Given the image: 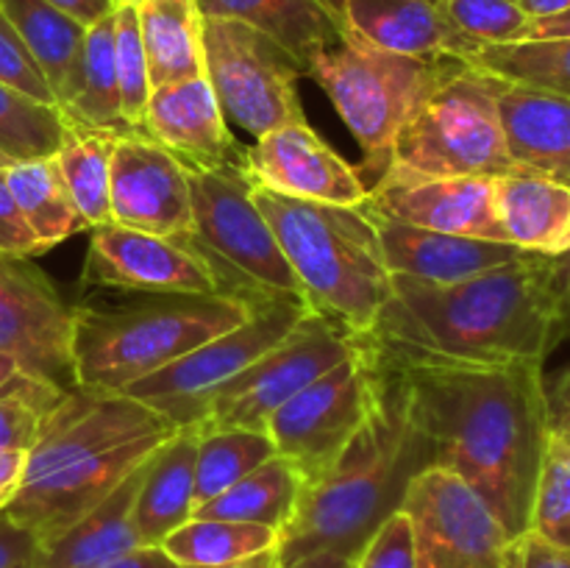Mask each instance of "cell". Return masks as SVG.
Segmentation results:
<instances>
[{"mask_svg": "<svg viewBox=\"0 0 570 568\" xmlns=\"http://www.w3.org/2000/svg\"><path fill=\"white\" fill-rule=\"evenodd\" d=\"M145 134L187 173L245 167V148L228 131L206 76L150 89Z\"/></svg>", "mask_w": 570, "mask_h": 568, "instance_id": "20", "label": "cell"}, {"mask_svg": "<svg viewBox=\"0 0 570 568\" xmlns=\"http://www.w3.org/2000/svg\"><path fill=\"white\" fill-rule=\"evenodd\" d=\"M570 334L566 256L518 259L456 284L393 276L390 301L365 343L429 360L540 362Z\"/></svg>", "mask_w": 570, "mask_h": 568, "instance_id": "2", "label": "cell"}, {"mask_svg": "<svg viewBox=\"0 0 570 568\" xmlns=\"http://www.w3.org/2000/svg\"><path fill=\"white\" fill-rule=\"evenodd\" d=\"M111 223L161 237H189V173L148 134L115 139L111 154Z\"/></svg>", "mask_w": 570, "mask_h": 568, "instance_id": "17", "label": "cell"}, {"mask_svg": "<svg viewBox=\"0 0 570 568\" xmlns=\"http://www.w3.org/2000/svg\"><path fill=\"white\" fill-rule=\"evenodd\" d=\"M206 81L226 123L254 139L273 128L306 123L298 98V61L256 28L228 17H200Z\"/></svg>", "mask_w": 570, "mask_h": 568, "instance_id": "10", "label": "cell"}, {"mask_svg": "<svg viewBox=\"0 0 570 568\" xmlns=\"http://www.w3.org/2000/svg\"><path fill=\"white\" fill-rule=\"evenodd\" d=\"M276 454V445L265 429L200 427L198 460H195V510L226 493L232 484Z\"/></svg>", "mask_w": 570, "mask_h": 568, "instance_id": "35", "label": "cell"}, {"mask_svg": "<svg viewBox=\"0 0 570 568\" xmlns=\"http://www.w3.org/2000/svg\"><path fill=\"white\" fill-rule=\"evenodd\" d=\"M515 3L521 6V11L529 17V20L554 17L560 14V11L570 9V0H515Z\"/></svg>", "mask_w": 570, "mask_h": 568, "instance_id": "53", "label": "cell"}, {"mask_svg": "<svg viewBox=\"0 0 570 568\" xmlns=\"http://www.w3.org/2000/svg\"><path fill=\"white\" fill-rule=\"evenodd\" d=\"M445 20L476 45L521 42L529 26L515 0H438Z\"/></svg>", "mask_w": 570, "mask_h": 568, "instance_id": "40", "label": "cell"}, {"mask_svg": "<svg viewBox=\"0 0 570 568\" xmlns=\"http://www.w3.org/2000/svg\"><path fill=\"white\" fill-rule=\"evenodd\" d=\"M499 568H570V546L551 543L527 529L507 543Z\"/></svg>", "mask_w": 570, "mask_h": 568, "instance_id": "45", "label": "cell"}, {"mask_svg": "<svg viewBox=\"0 0 570 568\" xmlns=\"http://www.w3.org/2000/svg\"><path fill=\"white\" fill-rule=\"evenodd\" d=\"M365 345L404 384L406 407L432 445L434 466L460 473L512 538L527 532L551 434L543 365H476Z\"/></svg>", "mask_w": 570, "mask_h": 568, "instance_id": "1", "label": "cell"}, {"mask_svg": "<svg viewBox=\"0 0 570 568\" xmlns=\"http://www.w3.org/2000/svg\"><path fill=\"white\" fill-rule=\"evenodd\" d=\"M111 134L67 126L59 150L53 154L72 204L78 206L89 228L111 223Z\"/></svg>", "mask_w": 570, "mask_h": 568, "instance_id": "33", "label": "cell"}, {"mask_svg": "<svg viewBox=\"0 0 570 568\" xmlns=\"http://www.w3.org/2000/svg\"><path fill=\"white\" fill-rule=\"evenodd\" d=\"M83 278L106 290L148 295L239 293L187 237H161L120 223L92 228Z\"/></svg>", "mask_w": 570, "mask_h": 568, "instance_id": "15", "label": "cell"}, {"mask_svg": "<svg viewBox=\"0 0 570 568\" xmlns=\"http://www.w3.org/2000/svg\"><path fill=\"white\" fill-rule=\"evenodd\" d=\"M282 562H278V549H267V551H259V555L254 557H245V560H237V562H228V566H220V568H278Z\"/></svg>", "mask_w": 570, "mask_h": 568, "instance_id": "55", "label": "cell"}, {"mask_svg": "<svg viewBox=\"0 0 570 568\" xmlns=\"http://www.w3.org/2000/svg\"><path fill=\"white\" fill-rule=\"evenodd\" d=\"M462 61L518 87L570 98V39L479 45Z\"/></svg>", "mask_w": 570, "mask_h": 568, "instance_id": "36", "label": "cell"}, {"mask_svg": "<svg viewBox=\"0 0 570 568\" xmlns=\"http://www.w3.org/2000/svg\"><path fill=\"white\" fill-rule=\"evenodd\" d=\"M6 182H9L22 217L45 251L89 228L67 193V184L53 156L14 161L11 167H6Z\"/></svg>", "mask_w": 570, "mask_h": 568, "instance_id": "32", "label": "cell"}, {"mask_svg": "<svg viewBox=\"0 0 570 568\" xmlns=\"http://www.w3.org/2000/svg\"><path fill=\"white\" fill-rule=\"evenodd\" d=\"M376 215L445 234L507 243L495 215L493 178H406L384 173L362 200Z\"/></svg>", "mask_w": 570, "mask_h": 568, "instance_id": "19", "label": "cell"}, {"mask_svg": "<svg viewBox=\"0 0 570 568\" xmlns=\"http://www.w3.org/2000/svg\"><path fill=\"white\" fill-rule=\"evenodd\" d=\"M304 473L293 460L276 454L262 462L256 471L239 479L237 484L206 501L195 510L198 518H226V521H245L271 527L282 535L289 518L295 516L301 493H304Z\"/></svg>", "mask_w": 570, "mask_h": 568, "instance_id": "30", "label": "cell"}, {"mask_svg": "<svg viewBox=\"0 0 570 568\" xmlns=\"http://www.w3.org/2000/svg\"><path fill=\"white\" fill-rule=\"evenodd\" d=\"M401 512L410 521L415 568H499L512 540L488 501L443 466L412 477Z\"/></svg>", "mask_w": 570, "mask_h": 568, "instance_id": "13", "label": "cell"}, {"mask_svg": "<svg viewBox=\"0 0 570 568\" xmlns=\"http://www.w3.org/2000/svg\"><path fill=\"white\" fill-rule=\"evenodd\" d=\"M56 109L67 126L111 134V137L134 134L120 109L115 61V9L92 26H87L70 89Z\"/></svg>", "mask_w": 570, "mask_h": 568, "instance_id": "28", "label": "cell"}, {"mask_svg": "<svg viewBox=\"0 0 570 568\" xmlns=\"http://www.w3.org/2000/svg\"><path fill=\"white\" fill-rule=\"evenodd\" d=\"M529 529L551 543L570 546V440L562 434L551 432L546 443Z\"/></svg>", "mask_w": 570, "mask_h": 568, "instance_id": "38", "label": "cell"}, {"mask_svg": "<svg viewBox=\"0 0 570 568\" xmlns=\"http://www.w3.org/2000/svg\"><path fill=\"white\" fill-rule=\"evenodd\" d=\"M14 165V159H11L9 154H3V150H0V170H6V167H11Z\"/></svg>", "mask_w": 570, "mask_h": 568, "instance_id": "57", "label": "cell"}, {"mask_svg": "<svg viewBox=\"0 0 570 568\" xmlns=\"http://www.w3.org/2000/svg\"><path fill=\"white\" fill-rule=\"evenodd\" d=\"M0 11L17 28L59 106L70 89L87 26L48 0H0Z\"/></svg>", "mask_w": 570, "mask_h": 568, "instance_id": "31", "label": "cell"}, {"mask_svg": "<svg viewBox=\"0 0 570 568\" xmlns=\"http://www.w3.org/2000/svg\"><path fill=\"white\" fill-rule=\"evenodd\" d=\"M37 535L0 512V568H37Z\"/></svg>", "mask_w": 570, "mask_h": 568, "instance_id": "46", "label": "cell"}, {"mask_svg": "<svg viewBox=\"0 0 570 568\" xmlns=\"http://www.w3.org/2000/svg\"><path fill=\"white\" fill-rule=\"evenodd\" d=\"M376 360L360 340L356 354L306 384L271 415L265 432L278 454L298 466L306 484L334 466L367 421L376 399Z\"/></svg>", "mask_w": 570, "mask_h": 568, "instance_id": "12", "label": "cell"}, {"mask_svg": "<svg viewBox=\"0 0 570 568\" xmlns=\"http://www.w3.org/2000/svg\"><path fill=\"white\" fill-rule=\"evenodd\" d=\"M200 17H228L256 28L309 70L315 56L343 39L345 26L334 0H195Z\"/></svg>", "mask_w": 570, "mask_h": 568, "instance_id": "26", "label": "cell"}, {"mask_svg": "<svg viewBox=\"0 0 570 568\" xmlns=\"http://www.w3.org/2000/svg\"><path fill=\"white\" fill-rule=\"evenodd\" d=\"M356 568H415L410 521L404 512H395L382 523L367 549L356 560Z\"/></svg>", "mask_w": 570, "mask_h": 568, "instance_id": "43", "label": "cell"}, {"mask_svg": "<svg viewBox=\"0 0 570 568\" xmlns=\"http://www.w3.org/2000/svg\"><path fill=\"white\" fill-rule=\"evenodd\" d=\"M198 440V423L178 427L176 434L148 457L131 512L139 546H161L173 529L193 518Z\"/></svg>", "mask_w": 570, "mask_h": 568, "instance_id": "25", "label": "cell"}, {"mask_svg": "<svg viewBox=\"0 0 570 568\" xmlns=\"http://www.w3.org/2000/svg\"><path fill=\"white\" fill-rule=\"evenodd\" d=\"M495 78L462 61L404 123L393 143L387 173L406 178L504 176L512 161L501 126Z\"/></svg>", "mask_w": 570, "mask_h": 568, "instance_id": "8", "label": "cell"}, {"mask_svg": "<svg viewBox=\"0 0 570 568\" xmlns=\"http://www.w3.org/2000/svg\"><path fill=\"white\" fill-rule=\"evenodd\" d=\"M0 84L37 100V104L56 106V98L50 92L48 81H45L42 70L37 67L33 56L28 53L26 42H22L17 28L11 26L3 11H0Z\"/></svg>", "mask_w": 570, "mask_h": 568, "instance_id": "42", "label": "cell"}, {"mask_svg": "<svg viewBox=\"0 0 570 568\" xmlns=\"http://www.w3.org/2000/svg\"><path fill=\"white\" fill-rule=\"evenodd\" d=\"M37 382H48V379H39L33 373H28L14 356L9 354H0V395L11 393V390H20V388H31Z\"/></svg>", "mask_w": 570, "mask_h": 568, "instance_id": "52", "label": "cell"}, {"mask_svg": "<svg viewBox=\"0 0 570 568\" xmlns=\"http://www.w3.org/2000/svg\"><path fill=\"white\" fill-rule=\"evenodd\" d=\"M315 315L354 337L376 326L393 290L376 226L360 206L317 204L254 187Z\"/></svg>", "mask_w": 570, "mask_h": 568, "instance_id": "5", "label": "cell"}, {"mask_svg": "<svg viewBox=\"0 0 570 568\" xmlns=\"http://www.w3.org/2000/svg\"><path fill=\"white\" fill-rule=\"evenodd\" d=\"M76 310L26 256H0V354L56 388H76Z\"/></svg>", "mask_w": 570, "mask_h": 568, "instance_id": "16", "label": "cell"}, {"mask_svg": "<svg viewBox=\"0 0 570 568\" xmlns=\"http://www.w3.org/2000/svg\"><path fill=\"white\" fill-rule=\"evenodd\" d=\"M278 568H356V562L345 560L340 555H328V551H321V555H309V557H301L295 562H284Z\"/></svg>", "mask_w": 570, "mask_h": 568, "instance_id": "54", "label": "cell"}, {"mask_svg": "<svg viewBox=\"0 0 570 568\" xmlns=\"http://www.w3.org/2000/svg\"><path fill=\"white\" fill-rule=\"evenodd\" d=\"M137 20L150 89L206 76L195 0H139Z\"/></svg>", "mask_w": 570, "mask_h": 568, "instance_id": "29", "label": "cell"}, {"mask_svg": "<svg viewBox=\"0 0 570 568\" xmlns=\"http://www.w3.org/2000/svg\"><path fill=\"white\" fill-rule=\"evenodd\" d=\"M345 31L401 56H456L479 48L438 9V0H334Z\"/></svg>", "mask_w": 570, "mask_h": 568, "instance_id": "22", "label": "cell"}, {"mask_svg": "<svg viewBox=\"0 0 570 568\" xmlns=\"http://www.w3.org/2000/svg\"><path fill=\"white\" fill-rule=\"evenodd\" d=\"M176 429L126 393L67 390L45 415L20 488L3 512L45 543L98 507Z\"/></svg>", "mask_w": 570, "mask_h": 568, "instance_id": "3", "label": "cell"}, {"mask_svg": "<svg viewBox=\"0 0 570 568\" xmlns=\"http://www.w3.org/2000/svg\"><path fill=\"white\" fill-rule=\"evenodd\" d=\"M499 111L512 161L570 187V98L504 81Z\"/></svg>", "mask_w": 570, "mask_h": 568, "instance_id": "23", "label": "cell"}, {"mask_svg": "<svg viewBox=\"0 0 570 568\" xmlns=\"http://www.w3.org/2000/svg\"><path fill=\"white\" fill-rule=\"evenodd\" d=\"M145 466L148 460L134 468L87 516L39 543L37 568H104L106 562L137 549L139 538L131 512Z\"/></svg>", "mask_w": 570, "mask_h": 568, "instance_id": "27", "label": "cell"}, {"mask_svg": "<svg viewBox=\"0 0 570 568\" xmlns=\"http://www.w3.org/2000/svg\"><path fill=\"white\" fill-rule=\"evenodd\" d=\"M566 312L570 321V251L566 254Z\"/></svg>", "mask_w": 570, "mask_h": 568, "instance_id": "56", "label": "cell"}, {"mask_svg": "<svg viewBox=\"0 0 570 568\" xmlns=\"http://www.w3.org/2000/svg\"><path fill=\"white\" fill-rule=\"evenodd\" d=\"M382 239L384 262L393 276H410L429 284H456L484 271L507 265L523 254L510 243L465 237V234L432 232L410 223L390 221L362 204Z\"/></svg>", "mask_w": 570, "mask_h": 568, "instance_id": "21", "label": "cell"}, {"mask_svg": "<svg viewBox=\"0 0 570 568\" xmlns=\"http://www.w3.org/2000/svg\"><path fill=\"white\" fill-rule=\"evenodd\" d=\"M26 454L28 451H0V512L9 507L17 488H20L22 471H26Z\"/></svg>", "mask_w": 570, "mask_h": 568, "instance_id": "49", "label": "cell"}, {"mask_svg": "<svg viewBox=\"0 0 570 568\" xmlns=\"http://www.w3.org/2000/svg\"><path fill=\"white\" fill-rule=\"evenodd\" d=\"M161 549L187 568H220L278 549V532L259 523L193 516L161 540Z\"/></svg>", "mask_w": 570, "mask_h": 568, "instance_id": "34", "label": "cell"}, {"mask_svg": "<svg viewBox=\"0 0 570 568\" xmlns=\"http://www.w3.org/2000/svg\"><path fill=\"white\" fill-rule=\"evenodd\" d=\"M527 39H570V9L560 11V14L554 17L529 20L521 42H527Z\"/></svg>", "mask_w": 570, "mask_h": 568, "instance_id": "50", "label": "cell"}, {"mask_svg": "<svg viewBox=\"0 0 570 568\" xmlns=\"http://www.w3.org/2000/svg\"><path fill=\"white\" fill-rule=\"evenodd\" d=\"M546 404H549L551 432L570 440V365L557 376L551 388H546Z\"/></svg>", "mask_w": 570, "mask_h": 568, "instance_id": "47", "label": "cell"}, {"mask_svg": "<svg viewBox=\"0 0 570 568\" xmlns=\"http://www.w3.org/2000/svg\"><path fill=\"white\" fill-rule=\"evenodd\" d=\"M189 195L193 232L187 239L226 273L239 293L306 304L304 290L256 204L245 167L189 173Z\"/></svg>", "mask_w": 570, "mask_h": 568, "instance_id": "9", "label": "cell"}, {"mask_svg": "<svg viewBox=\"0 0 570 568\" xmlns=\"http://www.w3.org/2000/svg\"><path fill=\"white\" fill-rule=\"evenodd\" d=\"M104 568H187V566L173 560L161 546H137V549H131L128 555L106 562Z\"/></svg>", "mask_w": 570, "mask_h": 568, "instance_id": "48", "label": "cell"}, {"mask_svg": "<svg viewBox=\"0 0 570 568\" xmlns=\"http://www.w3.org/2000/svg\"><path fill=\"white\" fill-rule=\"evenodd\" d=\"M48 3H53L56 9L67 11V14L76 17V20L83 22V26H92V22H98L100 17H106L111 9H115L111 0H48Z\"/></svg>", "mask_w": 570, "mask_h": 568, "instance_id": "51", "label": "cell"}, {"mask_svg": "<svg viewBox=\"0 0 570 568\" xmlns=\"http://www.w3.org/2000/svg\"><path fill=\"white\" fill-rule=\"evenodd\" d=\"M65 120L56 106L37 104L0 84V150L14 161L45 159L59 150Z\"/></svg>", "mask_w": 570, "mask_h": 568, "instance_id": "37", "label": "cell"}, {"mask_svg": "<svg viewBox=\"0 0 570 568\" xmlns=\"http://www.w3.org/2000/svg\"><path fill=\"white\" fill-rule=\"evenodd\" d=\"M256 295H154L122 310L78 306L72 329L76 388L122 393L206 340L250 317Z\"/></svg>", "mask_w": 570, "mask_h": 568, "instance_id": "6", "label": "cell"}, {"mask_svg": "<svg viewBox=\"0 0 570 568\" xmlns=\"http://www.w3.org/2000/svg\"><path fill=\"white\" fill-rule=\"evenodd\" d=\"M462 65L456 56H401L354 33L315 56L306 76L321 84L362 148L360 176L371 187L387 173L393 143L417 106ZM367 187V189H371Z\"/></svg>", "mask_w": 570, "mask_h": 568, "instance_id": "7", "label": "cell"}, {"mask_svg": "<svg viewBox=\"0 0 570 568\" xmlns=\"http://www.w3.org/2000/svg\"><path fill=\"white\" fill-rule=\"evenodd\" d=\"M45 254L42 243L31 226L22 217L20 206H17L14 195H11L9 182H6V170H0V256H31Z\"/></svg>", "mask_w": 570, "mask_h": 568, "instance_id": "44", "label": "cell"}, {"mask_svg": "<svg viewBox=\"0 0 570 568\" xmlns=\"http://www.w3.org/2000/svg\"><path fill=\"white\" fill-rule=\"evenodd\" d=\"M245 170L254 187L317 204L360 206L367 184L354 165L328 148L309 123L273 128L245 148Z\"/></svg>", "mask_w": 570, "mask_h": 568, "instance_id": "18", "label": "cell"}, {"mask_svg": "<svg viewBox=\"0 0 570 568\" xmlns=\"http://www.w3.org/2000/svg\"><path fill=\"white\" fill-rule=\"evenodd\" d=\"M356 349L360 340L354 334L309 312L282 343L223 388L198 423L215 429H265L278 407L356 354Z\"/></svg>", "mask_w": 570, "mask_h": 568, "instance_id": "14", "label": "cell"}, {"mask_svg": "<svg viewBox=\"0 0 570 568\" xmlns=\"http://www.w3.org/2000/svg\"><path fill=\"white\" fill-rule=\"evenodd\" d=\"M495 215L507 243L527 254L566 256L570 251V187L543 173L493 176Z\"/></svg>", "mask_w": 570, "mask_h": 568, "instance_id": "24", "label": "cell"}, {"mask_svg": "<svg viewBox=\"0 0 570 568\" xmlns=\"http://www.w3.org/2000/svg\"><path fill=\"white\" fill-rule=\"evenodd\" d=\"M115 61L120 109L134 134H145L150 100L148 61H145L142 37H139L137 3L115 6Z\"/></svg>", "mask_w": 570, "mask_h": 568, "instance_id": "39", "label": "cell"}, {"mask_svg": "<svg viewBox=\"0 0 570 568\" xmlns=\"http://www.w3.org/2000/svg\"><path fill=\"white\" fill-rule=\"evenodd\" d=\"M309 306L289 298H262L245 323L206 340L189 354L161 371L128 384L122 393L154 407L176 427H189L206 415L223 388L248 371L256 360L282 343L306 315Z\"/></svg>", "mask_w": 570, "mask_h": 568, "instance_id": "11", "label": "cell"}, {"mask_svg": "<svg viewBox=\"0 0 570 568\" xmlns=\"http://www.w3.org/2000/svg\"><path fill=\"white\" fill-rule=\"evenodd\" d=\"M65 393L67 390L56 388L53 382H37L0 395V451L31 449L45 415Z\"/></svg>", "mask_w": 570, "mask_h": 568, "instance_id": "41", "label": "cell"}, {"mask_svg": "<svg viewBox=\"0 0 570 568\" xmlns=\"http://www.w3.org/2000/svg\"><path fill=\"white\" fill-rule=\"evenodd\" d=\"M376 360V399L371 415L323 477L304 484L295 516L278 535V562L340 555L356 562L373 535L401 510L406 484L434 466L432 445L415 427L404 384L393 368Z\"/></svg>", "mask_w": 570, "mask_h": 568, "instance_id": "4", "label": "cell"}, {"mask_svg": "<svg viewBox=\"0 0 570 568\" xmlns=\"http://www.w3.org/2000/svg\"><path fill=\"white\" fill-rule=\"evenodd\" d=\"M111 3H115V6H120V3H139V0H111Z\"/></svg>", "mask_w": 570, "mask_h": 568, "instance_id": "58", "label": "cell"}]
</instances>
